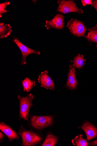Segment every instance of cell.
Listing matches in <instances>:
<instances>
[{
    "instance_id": "30bf717a",
    "label": "cell",
    "mask_w": 97,
    "mask_h": 146,
    "mask_svg": "<svg viewBox=\"0 0 97 146\" xmlns=\"http://www.w3.org/2000/svg\"><path fill=\"white\" fill-rule=\"evenodd\" d=\"M79 127L85 132L88 141H89L97 137V129L90 123H85Z\"/></svg>"
},
{
    "instance_id": "6da1fadb",
    "label": "cell",
    "mask_w": 97,
    "mask_h": 146,
    "mask_svg": "<svg viewBox=\"0 0 97 146\" xmlns=\"http://www.w3.org/2000/svg\"><path fill=\"white\" fill-rule=\"evenodd\" d=\"M22 140V145L25 146H34L41 141V138L34 133L27 131L22 126L18 132Z\"/></svg>"
},
{
    "instance_id": "7a4b0ae2",
    "label": "cell",
    "mask_w": 97,
    "mask_h": 146,
    "mask_svg": "<svg viewBox=\"0 0 97 146\" xmlns=\"http://www.w3.org/2000/svg\"><path fill=\"white\" fill-rule=\"evenodd\" d=\"M18 98L20 103V115L24 120L27 121L30 108L33 106L32 101L34 99V95L31 94L23 97L19 96Z\"/></svg>"
},
{
    "instance_id": "ffe728a7",
    "label": "cell",
    "mask_w": 97,
    "mask_h": 146,
    "mask_svg": "<svg viewBox=\"0 0 97 146\" xmlns=\"http://www.w3.org/2000/svg\"><path fill=\"white\" fill-rule=\"evenodd\" d=\"M91 6L94 7L97 11V0L92 2Z\"/></svg>"
},
{
    "instance_id": "7c38bea8",
    "label": "cell",
    "mask_w": 97,
    "mask_h": 146,
    "mask_svg": "<svg viewBox=\"0 0 97 146\" xmlns=\"http://www.w3.org/2000/svg\"><path fill=\"white\" fill-rule=\"evenodd\" d=\"M12 29L9 24L0 23V38H6L11 33Z\"/></svg>"
},
{
    "instance_id": "7402d4cb",
    "label": "cell",
    "mask_w": 97,
    "mask_h": 146,
    "mask_svg": "<svg viewBox=\"0 0 97 146\" xmlns=\"http://www.w3.org/2000/svg\"><path fill=\"white\" fill-rule=\"evenodd\" d=\"M4 135L1 132H0V139H1V141L3 139Z\"/></svg>"
},
{
    "instance_id": "8992f818",
    "label": "cell",
    "mask_w": 97,
    "mask_h": 146,
    "mask_svg": "<svg viewBox=\"0 0 97 146\" xmlns=\"http://www.w3.org/2000/svg\"><path fill=\"white\" fill-rule=\"evenodd\" d=\"M13 41L17 45L21 51L22 54L21 63L22 65H25L26 64V58L29 55L32 54L40 55V54L39 51L31 49L23 44L16 37H14Z\"/></svg>"
},
{
    "instance_id": "3957f363",
    "label": "cell",
    "mask_w": 97,
    "mask_h": 146,
    "mask_svg": "<svg viewBox=\"0 0 97 146\" xmlns=\"http://www.w3.org/2000/svg\"><path fill=\"white\" fill-rule=\"evenodd\" d=\"M67 27L68 28L71 33L78 37L84 36L86 29L83 23L74 18L71 19L67 23Z\"/></svg>"
},
{
    "instance_id": "e0dca14e",
    "label": "cell",
    "mask_w": 97,
    "mask_h": 146,
    "mask_svg": "<svg viewBox=\"0 0 97 146\" xmlns=\"http://www.w3.org/2000/svg\"><path fill=\"white\" fill-rule=\"evenodd\" d=\"M83 136L80 135L76 136L73 139L72 142L74 145L77 146H87L88 145L86 140L83 138Z\"/></svg>"
},
{
    "instance_id": "ac0fdd59",
    "label": "cell",
    "mask_w": 97,
    "mask_h": 146,
    "mask_svg": "<svg viewBox=\"0 0 97 146\" xmlns=\"http://www.w3.org/2000/svg\"><path fill=\"white\" fill-rule=\"evenodd\" d=\"M10 4V2H6L0 4V17L2 18V14L7 12V11L5 8L7 5Z\"/></svg>"
},
{
    "instance_id": "ba28073f",
    "label": "cell",
    "mask_w": 97,
    "mask_h": 146,
    "mask_svg": "<svg viewBox=\"0 0 97 146\" xmlns=\"http://www.w3.org/2000/svg\"><path fill=\"white\" fill-rule=\"evenodd\" d=\"M48 73L47 71L42 72L38 76V81L41 87L47 89L54 90V83L48 75Z\"/></svg>"
},
{
    "instance_id": "9c48e42d",
    "label": "cell",
    "mask_w": 97,
    "mask_h": 146,
    "mask_svg": "<svg viewBox=\"0 0 97 146\" xmlns=\"http://www.w3.org/2000/svg\"><path fill=\"white\" fill-rule=\"evenodd\" d=\"M75 72V66L73 64L70 65L69 68L67 80L65 86L71 90L76 89L78 85Z\"/></svg>"
},
{
    "instance_id": "44dd1931",
    "label": "cell",
    "mask_w": 97,
    "mask_h": 146,
    "mask_svg": "<svg viewBox=\"0 0 97 146\" xmlns=\"http://www.w3.org/2000/svg\"><path fill=\"white\" fill-rule=\"evenodd\" d=\"M89 144L91 145H97V140L95 141L91 142V143H89Z\"/></svg>"
},
{
    "instance_id": "4fadbf2b",
    "label": "cell",
    "mask_w": 97,
    "mask_h": 146,
    "mask_svg": "<svg viewBox=\"0 0 97 146\" xmlns=\"http://www.w3.org/2000/svg\"><path fill=\"white\" fill-rule=\"evenodd\" d=\"M58 138L49 132L42 145V146H54L57 143Z\"/></svg>"
},
{
    "instance_id": "52a82bcc",
    "label": "cell",
    "mask_w": 97,
    "mask_h": 146,
    "mask_svg": "<svg viewBox=\"0 0 97 146\" xmlns=\"http://www.w3.org/2000/svg\"><path fill=\"white\" fill-rule=\"evenodd\" d=\"M64 17L62 14H57L51 20L46 22V27L48 30L50 28L63 29L64 27Z\"/></svg>"
},
{
    "instance_id": "9a60e30c",
    "label": "cell",
    "mask_w": 97,
    "mask_h": 146,
    "mask_svg": "<svg viewBox=\"0 0 97 146\" xmlns=\"http://www.w3.org/2000/svg\"><path fill=\"white\" fill-rule=\"evenodd\" d=\"M88 30L89 32L88 35L85 37L88 41L95 42L97 44V26L94 28L88 29Z\"/></svg>"
},
{
    "instance_id": "5bb4252c",
    "label": "cell",
    "mask_w": 97,
    "mask_h": 146,
    "mask_svg": "<svg viewBox=\"0 0 97 146\" xmlns=\"http://www.w3.org/2000/svg\"><path fill=\"white\" fill-rule=\"evenodd\" d=\"M86 61V59L84 58V56L82 55L79 54L71 62L75 67L78 70H80L83 67Z\"/></svg>"
},
{
    "instance_id": "277c9868",
    "label": "cell",
    "mask_w": 97,
    "mask_h": 146,
    "mask_svg": "<svg viewBox=\"0 0 97 146\" xmlns=\"http://www.w3.org/2000/svg\"><path fill=\"white\" fill-rule=\"evenodd\" d=\"M58 3L59 5L57 11L63 14L72 12L78 13L79 14L83 13V11L81 9L77 8L74 1L60 0L58 1Z\"/></svg>"
},
{
    "instance_id": "8fae6325",
    "label": "cell",
    "mask_w": 97,
    "mask_h": 146,
    "mask_svg": "<svg viewBox=\"0 0 97 146\" xmlns=\"http://www.w3.org/2000/svg\"><path fill=\"white\" fill-rule=\"evenodd\" d=\"M0 129L7 136L10 141L19 138L16 133L12 129L11 127L3 122L0 123Z\"/></svg>"
},
{
    "instance_id": "d6986e66",
    "label": "cell",
    "mask_w": 97,
    "mask_h": 146,
    "mask_svg": "<svg viewBox=\"0 0 97 146\" xmlns=\"http://www.w3.org/2000/svg\"><path fill=\"white\" fill-rule=\"evenodd\" d=\"M81 1L83 6L84 7L87 5H92V2L91 0H82Z\"/></svg>"
},
{
    "instance_id": "2e32d148",
    "label": "cell",
    "mask_w": 97,
    "mask_h": 146,
    "mask_svg": "<svg viewBox=\"0 0 97 146\" xmlns=\"http://www.w3.org/2000/svg\"><path fill=\"white\" fill-rule=\"evenodd\" d=\"M24 91H26V92H29L32 89L36 86L35 81H32L28 77L24 80L22 82Z\"/></svg>"
},
{
    "instance_id": "5b68a950",
    "label": "cell",
    "mask_w": 97,
    "mask_h": 146,
    "mask_svg": "<svg viewBox=\"0 0 97 146\" xmlns=\"http://www.w3.org/2000/svg\"><path fill=\"white\" fill-rule=\"evenodd\" d=\"M53 122L51 116H33L31 119V123L34 128L41 129L50 125Z\"/></svg>"
}]
</instances>
